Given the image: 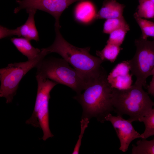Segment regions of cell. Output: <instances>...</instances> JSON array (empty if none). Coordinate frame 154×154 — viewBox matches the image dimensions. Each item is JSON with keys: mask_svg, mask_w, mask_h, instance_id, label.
Returning a JSON list of instances; mask_svg holds the SVG:
<instances>
[{"mask_svg": "<svg viewBox=\"0 0 154 154\" xmlns=\"http://www.w3.org/2000/svg\"><path fill=\"white\" fill-rule=\"evenodd\" d=\"M55 27L54 41L45 49L48 54L55 52L60 55L89 85L91 84L105 70L101 65L104 61L91 55L90 47L80 48L69 43L62 36L60 28Z\"/></svg>", "mask_w": 154, "mask_h": 154, "instance_id": "obj_1", "label": "cell"}, {"mask_svg": "<svg viewBox=\"0 0 154 154\" xmlns=\"http://www.w3.org/2000/svg\"><path fill=\"white\" fill-rule=\"evenodd\" d=\"M106 70L91 84L83 93L77 94L73 98L81 105L83 112L81 118L89 119L95 117L103 123L106 116L114 111L112 101V88L107 80Z\"/></svg>", "mask_w": 154, "mask_h": 154, "instance_id": "obj_2", "label": "cell"}, {"mask_svg": "<svg viewBox=\"0 0 154 154\" xmlns=\"http://www.w3.org/2000/svg\"><path fill=\"white\" fill-rule=\"evenodd\" d=\"M143 86L135 83L124 90L112 88V101L114 111L117 115H126L131 122L138 121L148 114L154 106V102Z\"/></svg>", "mask_w": 154, "mask_h": 154, "instance_id": "obj_3", "label": "cell"}, {"mask_svg": "<svg viewBox=\"0 0 154 154\" xmlns=\"http://www.w3.org/2000/svg\"><path fill=\"white\" fill-rule=\"evenodd\" d=\"M36 75L48 79L71 88L77 94L89 84L74 68L62 58H45L36 68Z\"/></svg>", "mask_w": 154, "mask_h": 154, "instance_id": "obj_4", "label": "cell"}, {"mask_svg": "<svg viewBox=\"0 0 154 154\" xmlns=\"http://www.w3.org/2000/svg\"><path fill=\"white\" fill-rule=\"evenodd\" d=\"M41 50L40 54L33 59L9 64L6 67L0 69V97L5 98L6 103L12 102L23 77L32 69L36 68L48 54L44 48Z\"/></svg>", "mask_w": 154, "mask_h": 154, "instance_id": "obj_5", "label": "cell"}, {"mask_svg": "<svg viewBox=\"0 0 154 154\" xmlns=\"http://www.w3.org/2000/svg\"><path fill=\"white\" fill-rule=\"evenodd\" d=\"M37 88L35 103L33 114L26 123L42 131V139L44 141L54 136L49 125V102L50 92L58 84L49 79L36 75Z\"/></svg>", "mask_w": 154, "mask_h": 154, "instance_id": "obj_6", "label": "cell"}, {"mask_svg": "<svg viewBox=\"0 0 154 154\" xmlns=\"http://www.w3.org/2000/svg\"><path fill=\"white\" fill-rule=\"evenodd\" d=\"M135 54L127 60L131 74L136 78L135 83L146 86V80L154 70V38L149 41L141 37L135 40Z\"/></svg>", "mask_w": 154, "mask_h": 154, "instance_id": "obj_7", "label": "cell"}, {"mask_svg": "<svg viewBox=\"0 0 154 154\" xmlns=\"http://www.w3.org/2000/svg\"><path fill=\"white\" fill-rule=\"evenodd\" d=\"M84 0H17L19 6L14 10L15 13L23 9L39 10L52 15L55 19V27L60 28L59 19L64 11L70 5Z\"/></svg>", "mask_w": 154, "mask_h": 154, "instance_id": "obj_8", "label": "cell"}, {"mask_svg": "<svg viewBox=\"0 0 154 154\" xmlns=\"http://www.w3.org/2000/svg\"><path fill=\"white\" fill-rule=\"evenodd\" d=\"M106 121L112 124L120 142L119 149L123 152L128 150L131 143L136 139L140 138V134L134 128L131 121L126 120L122 116H112L111 113L105 117Z\"/></svg>", "mask_w": 154, "mask_h": 154, "instance_id": "obj_9", "label": "cell"}, {"mask_svg": "<svg viewBox=\"0 0 154 154\" xmlns=\"http://www.w3.org/2000/svg\"><path fill=\"white\" fill-rule=\"evenodd\" d=\"M37 11L35 9L26 10L27 13L29 14L27 21L24 24L15 29H9L1 25L0 39L15 35L19 37L22 36L30 41L34 40L38 41V34L34 19L35 15Z\"/></svg>", "mask_w": 154, "mask_h": 154, "instance_id": "obj_10", "label": "cell"}, {"mask_svg": "<svg viewBox=\"0 0 154 154\" xmlns=\"http://www.w3.org/2000/svg\"><path fill=\"white\" fill-rule=\"evenodd\" d=\"M130 66L127 60L118 64L108 75L107 80L112 88L124 90L130 88L133 82L132 75L129 73Z\"/></svg>", "mask_w": 154, "mask_h": 154, "instance_id": "obj_11", "label": "cell"}, {"mask_svg": "<svg viewBox=\"0 0 154 154\" xmlns=\"http://www.w3.org/2000/svg\"><path fill=\"white\" fill-rule=\"evenodd\" d=\"M97 13L94 5L91 1H80L75 6L74 15L77 22L83 24L90 23L96 20Z\"/></svg>", "mask_w": 154, "mask_h": 154, "instance_id": "obj_12", "label": "cell"}, {"mask_svg": "<svg viewBox=\"0 0 154 154\" xmlns=\"http://www.w3.org/2000/svg\"><path fill=\"white\" fill-rule=\"evenodd\" d=\"M125 7L124 5L118 3L116 0H105L97 12L96 20L107 19L122 17Z\"/></svg>", "mask_w": 154, "mask_h": 154, "instance_id": "obj_13", "label": "cell"}, {"mask_svg": "<svg viewBox=\"0 0 154 154\" xmlns=\"http://www.w3.org/2000/svg\"><path fill=\"white\" fill-rule=\"evenodd\" d=\"M11 40L19 51L27 57L28 60L34 59L41 52V49L33 47L30 41L24 38L13 37Z\"/></svg>", "mask_w": 154, "mask_h": 154, "instance_id": "obj_14", "label": "cell"}, {"mask_svg": "<svg viewBox=\"0 0 154 154\" xmlns=\"http://www.w3.org/2000/svg\"><path fill=\"white\" fill-rule=\"evenodd\" d=\"M122 49L120 46L110 43H107L104 48L101 51H96V55L104 61L115 62L120 51Z\"/></svg>", "mask_w": 154, "mask_h": 154, "instance_id": "obj_15", "label": "cell"}, {"mask_svg": "<svg viewBox=\"0 0 154 154\" xmlns=\"http://www.w3.org/2000/svg\"><path fill=\"white\" fill-rule=\"evenodd\" d=\"M121 28L130 30L129 26L123 16L106 19L104 24L103 32L110 34L112 31Z\"/></svg>", "mask_w": 154, "mask_h": 154, "instance_id": "obj_16", "label": "cell"}, {"mask_svg": "<svg viewBox=\"0 0 154 154\" xmlns=\"http://www.w3.org/2000/svg\"><path fill=\"white\" fill-rule=\"evenodd\" d=\"M131 154H154V138L149 141L144 139L137 141L136 145H132Z\"/></svg>", "mask_w": 154, "mask_h": 154, "instance_id": "obj_17", "label": "cell"}, {"mask_svg": "<svg viewBox=\"0 0 154 154\" xmlns=\"http://www.w3.org/2000/svg\"><path fill=\"white\" fill-rule=\"evenodd\" d=\"M134 17L141 29V37L145 39L149 37L154 38V22L140 17L136 12L134 14Z\"/></svg>", "mask_w": 154, "mask_h": 154, "instance_id": "obj_18", "label": "cell"}, {"mask_svg": "<svg viewBox=\"0 0 154 154\" xmlns=\"http://www.w3.org/2000/svg\"><path fill=\"white\" fill-rule=\"evenodd\" d=\"M138 121L144 123L145 129L140 135V138L146 139L151 136H154V108L147 115L140 118Z\"/></svg>", "mask_w": 154, "mask_h": 154, "instance_id": "obj_19", "label": "cell"}, {"mask_svg": "<svg viewBox=\"0 0 154 154\" xmlns=\"http://www.w3.org/2000/svg\"><path fill=\"white\" fill-rule=\"evenodd\" d=\"M139 5L136 12L142 18H154V4L150 0H138Z\"/></svg>", "mask_w": 154, "mask_h": 154, "instance_id": "obj_20", "label": "cell"}, {"mask_svg": "<svg viewBox=\"0 0 154 154\" xmlns=\"http://www.w3.org/2000/svg\"><path fill=\"white\" fill-rule=\"evenodd\" d=\"M129 30L124 28L116 29L110 34L107 43H110L120 46L122 44L125 35Z\"/></svg>", "mask_w": 154, "mask_h": 154, "instance_id": "obj_21", "label": "cell"}, {"mask_svg": "<svg viewBox=\"0 0 154 154\" xmlns=\"http://www.w3.org/2000/svg\"><path fill=\"white\" fill-rule=\"evenodd\" d=\"M90 119L87 118L81 119L80 121L81 130L78 139L75 145L72 154L79 153L80 147L81 144L82 140L86 129L88 127Z\"/></svg>", "mask_w": 154, "mask_h": 154, "instance_id": "obj_22", "label": "cell"}, {"mask_svg": "<svg viewBox=\"0 0 154 154\" xmlns=\"http://www.w3.org/2000/svg\"><path fill=\"white\" fill-rule=\"evenodd\" d=\"M152 80L147 87L148 93L154 96V70L153 71L151 75Z\"/></svg>", "mask_w": 154, "mask_h": 154, "instance_id": "obj_23", "label": "cell"}, {"mask_svg": "<svg viewBox=\"0 0 154 154\" xmlns=\"http://www.w3.org/2000/svg\"><path fill=\"white\" fill-rule=\"evenodd\" d=\"M154 4V0H150Z\"/></svg>", "mask_w": 154, "mask_h": 154, "instance_id": "obj_24", "label": "cell"}, {"mask_svg": "<svg viewBox=\"0 0 154 154\" xmlns=\"http://www.w3.org/2000/svg\"><path fill=\"white\" fill-rule=\"evenodd\" d=\"M153 19H154V18Z\"/></svg>", "mask_w": 154, "mask_h": 154, "instance_id": "obj_25", "label": "cell"}, {"mask_svg": "<svg viewBox=\"0 0 154 154\" xmlns=\"http://www.w3.org/2000/svg\"></svg>", "mask_w": 154, "mask_h": 154, "instance_id": "obj_26", "label": "cell"}]
</instances>
